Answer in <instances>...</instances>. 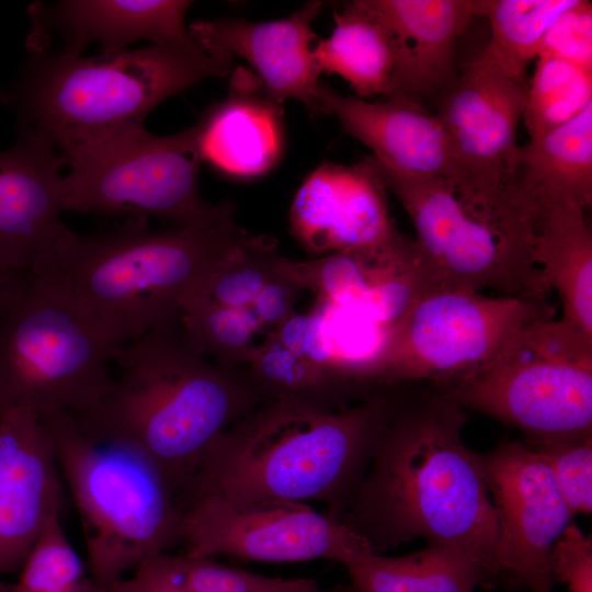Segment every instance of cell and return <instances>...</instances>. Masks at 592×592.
<instances>
[{
	"label": "cell",
	"mask_w": 592,
	"mask_h": 592,
	"mask_svg": "<svg viewBox=\"0 0 592 592\" xmlns=\"http://www.w3.org/2000/svg\"><path fill=\"white\" fill-rule=\"evenodd\" d=\"M422 384L410 385L341 521L376 554L422 537L473 563L488 588L503 585L497 512L462 437L465 409Z\"/></svg>",
	"instance_id": "6da1fadb"
},
{
	"label": "cell",
	"mask_w": 592,
	"mask_h": 592,
	"mask_svg": "<svg viewBox=\"0 0 592 592\" xmlns=\"http://www.w3.org/2000/svg\"><path fill=\"white\" fill-rule=\"evenodd\" d=\"M409 387L382 386L356 401L260 400L210 446L179 503L203 494L318 501L341 520Z\"/></svg>",
	"instance_id": "7a4b0ae2"
},
{
	"label": "cell",
	"mask_w": 592,
	"mask_h": 592,
	"mask_svg": "<svg viewBox=\"0 0 592 592\" xmlns=\"http://www.w3.org/2000/svg\"><path fill=\"white\" fill-rule=\"evenodd\" d=\"M112 360L121 373L109 390L72 414L89 437L150 459L178 498L216 440L260 401L242 366L226 368L197 349L180 309L114 350Z\"/></svg>",
	"instance_id": "3957f363"
},
{
	"label": "cell",
	"mask_w": 592,
	"mask_h": 592,
	"mask_svg": "<svg viewBox=\"0 0 592 592\" xmlns=\"http://www.w3.org/2000/svg\"><path fill=\"white\" fill-rule=\"evenodd\" d=\"M254 236L230 202L194 221L150 230L147 217H128L106 234L73 231L54 273L94 317L113 351L181 309L210 273Z\"/></svg>",
	"instance_id": "277c9868"
},
{
	"label": "cell",
	"mask_w": 592,
	"mask_h": 592,
	"mask_svg": "<svg viewBox=\"0 0 592 592\" xmlns=\"http://www.w3.org/2000/svg\"><path fill=\"white\" fill-rule=\"evenodd\" d=\"M8 94L19 133L46 139L58 153L144 127L170 96L232 72V60L205 52L192 37L92 57L29 49Z\"/></svg>",
	"instance_id": "5b68a950"
},
{
	"label": "cell",
	"mask_w": 592,
	"mask_h": 592,
	"mask_svg": "<svg viewBox=\"0 0 592 592\" xmlns=\"http://www.w3.org/2000/svg\"><path fill=\"white\" fill-rule=\"evenodd\" d=\"M41 417L80 515L96 583L109 588L179 543L178 496L150 459L127 445L89 437L69 411Z\"/></svg>",
	"instance_id": "8992f818"
},
{
	"label": "cell",
	"mask_w": 592,
	"mask_h": 592,
	"mask_svg": "<svg viewBox=\"0 0 592 592\" xmlns=\"http://www.w3.org/2000/svg\"><path fill=\"white\" fill-rule=\"evenodd\" d=\"M434 286L545 296L535 260L537 209L513 186L493 197L457 192L444 178L387 172Z\"/></svg>",
	"instance_id": "52a82bcc"
},
{
	"label": "cell",
	"mask_w": 592,
	"mask_h": 592,
	"mask_svg": "<svg viewBox=\"0 0 592 592\" xmlns=\"http://www.w3.org/2000/svg\"><path fill=\"white\" fill-rule=\"evenodd\" d=\"M112 353L98 321L54 273L19 277L0 308V415L83 413L113 382Z\"/></svg>",
	"instance_id": "ba28073f"
},
{
	"label": "cell",
	"mask_w": 592,
	"mask_h": 592,
	"mask_svg": "<svg viewBox=\"0 0 592 592\" xmlns=\"http://www.w3.org/2000/svg\"><path fill=\"white\" fill-rule=\"evenodd\" d=\"M436 387L525 440L592 439V339L561 319L530 325L489 365Z\"/></svg>",
	"instance_id": "9c48e42d"
},
{
	"label": "cell",
	"mask_w": 592,
	"mask_h": 592,
	"mask_svg": "<svg viewBox=\"0 0 592 592\" xmlns=\"http://www.w3.org/2000/svg\"><path fill=\"white\" fill-rule=\"evenodd\" d=\"M553 317L545 296L431 287L389 329L372 385H452L489 365L526 327Z\"/></svg>",
	"instance_id": "30bf717a"
},
{
	"label": "cell",
	"mask_w": 592,
	"mask_h": 592,
	"mask_svg": "<svg viewBox=\"0 0 592 592\" xmlns=\"http://www.w3.org/2000/svg\"><path fill=\"white\" fill-rule=\"evenodd\" d=\"M65 212L158 217L181 225L210 214L198 190L203 163L192 127L158 136L143 128L87 141L59 153Z\"/></svg>",
	"instance_id": "8fae6325"
},
{
	"label": "cell",
	"mask_w": 592,
	"mask_h": 592,
	"mask_svg": "<svg viewBox=\"0 0 592 592\" xmlns=\"http://www.w3.org/2000/svg\"><path fill=\"white\" fill-rule=\"evenodd\" d=\"M184 556H230L261 562L328 559L344 567L375 551L340 519L308 503L260 500L234 503L203 494L180 503Z\"/></svg>",
	"instance_id": "7c38bea8"
},
{
	"label": "cell",
	"mask_w": 592,
	"mask_h": 592,
	"mask_svg": "<svg viewBox=\"0 0 592 592\" xmlns=\"http://www.w3.org/2000/svg\"><path fill=\"white\" fill-rule=\"evenodd\" d=\"M478 460L497 512L503 585L554 592L551 550L573 516L547 465L520 441H503Z\"/></svg>",
	"instance_id": "4fadbf2b"
},
{
	"label": "cell",
	"mask_w": 592,
	"mask_h": 592,
	"mask_svg": "<svg viewBox=\"0 0 592 592\" xmlns=\"http://www.w3.org/2000/svg\"><path fill=\"white\" fill-rule=\"evenodd\" d=\"M527 83L486 54L466 65L441 98L436 116L453 151L457 192L492 197L510 190Z\"/></svg>",
	"instance_id": "5bb4252c"
},
{
	"label": "cell",
	"mask_w": 592,
	"mask_h": 592,
	"mask_svg": "<svg viewBox=\"0 0 592 592\" xmlns=\"http://www.w3.org/2000/svg\"><path fill=\"white\" fill-rule=\"evenodd\" d=\"M57 150L43 137L19 133L0 152V272L52 273L71 229L62 221L64 175Z\"/></svg>",
	"instance_id": "9a60e30c"
},
{
	"label": "cell",
	"mask_w": 592,
	"mask_h": 592,
	"mask_svg": "<svg viewBox=\"0 0 592 592\" xmlns=\"http://www.w3.org/2000/svg\"><path fill=\"white\" fill-rule=\"evenodd\" d=\"M283 272L301 289L392 328L434 287L413 240L398 232L382 243L310 260L284 258Z\"/></svg>",
	"instance_id": "2e32d148"
},
{
	"label": "cell",
	"mask_w": 592,
	"mask_h": 592,
	"mask_svg": "<svg viewBox=\"0 0 592 592\" xmlns=\"http://www.w3.org/2000/svg\"><path fill=\"white\" fill-rule=\"evenodd\" d=\"M323 8L322 1H308L299 10L280 20L251 22L238 19L195 21L190 36L207 53L244 59L266 93L283 105L300 102L310 116H321L323 84L314 56L317 39L312 23Z\"/></svg>",
	"instance_id": "e0dca14e"
},
{
	"label": "cell",
	"mask_w": 592,
	"mask_h": 592,
	"mask_svg": "<svg viewBox=\"0 0 592 592\" xmlns=\"http://www.w3.org/2000/svg\"><path fill=\"white\" fill-rule=\"evenodd\" d=\"M62 481L41 414L0 415V574L19 571L46 521L62 513Z\"/></svg>",
	"instance_id": "ac0fdd59"
},
{
	"label": "cell",
	"mask_w": 592,
	"mask_h": 592,
	"mask_svg": "<svg viewBox=\"0 0 592 592\" xmlns=\"http://www.w3.org/2000/svg\"><path fill=\"white\" fill-rule=\"evenodd\" d=\"M386 192L367 157L351 166L321 163L294 196L292 234L317 257L387 241L399 231Z\"/></svg>",
	"instance_id": "d6986e66"
},
{
	"label": "cell",
	"mask_w": 592,
	"mask_h": 592,
	"mask_svg": "<svg viewBox=\"0 0 592 592\" xmlns=\"http://www.w3.org/2000/svg\"><path fill=\"white\" fill-rule=\"evenodd\" d=\"M323 115L334 116L344 134L372 151L379 163L408 175L455 180V163L447 134L436 114L422 102L392 95L369 102L339 94L323 84Z\"/></svg>",
	"instance_id": "ffe728a7"
},
{
	"label": "cell",
	"mask_w": 592,
	"mask_h": 592,
	"mask_svg": "<svg viewBox=\"0 0 592 592\" xmlns=\"http://www.w3.org/2000/svg\"><path fill=\"white\" fill-rule=\"evenodd\" d=\"M388 31L396 54L389 96L421 102L455 82V49L477 16L476 0H364ZM442 95V96H443Z\"/></svg>",
	"instance_id": "44dd1931"
},
{
	"label": "cell",
	"mask_w": 592,
	"mask_h": 592,
	"mask_svg": "<svg viewBox=\"0 0 592 592\" xmlns=\"http://www.w3.org/2000/svg\"><path fill=\"white\" fill-rule=\"evenodd\" d=\"M192 1L184 0H67L29 8L32 22L27 43L58 36V53L81 55L91 42L102 54L126 50L137 41L181 42L191 38L185 15Z\"/></svg>",
	"instance_id": "7402d4cb"
},
{
	"label": "cell",
	"mask_w": 592,
	"mask_h": 592,
	"mask_svg": "<svg viewBox=\"0 0 592 592\" xmlns=\"http://www.w3.org/2000/svg\"><path fill=\"white\" fill-rule=\"evenodd\" d=\"M191 127L202 161L231 177L267 172L284 148L282 104L242 67L230 73L225 99L209 106Z\"/></svg>",
	"instance_id": "603a6c76"
},
{
	"label": "cell",
	"mask_w": 592,
	"mask_h": 592,
	"mask_svg": "<svg viewBox=\"0 0 592 592\" xmlns=\"http://www.w3.org/2000/svg\"><path fill=\"white\" fill-rule=\"evenodd\" d=\"M512 184L537 209L592 205V103L566 124L519 145Z\"/></svg>",
	"instance_id": "cb8c5ba5"
},
{
	"label": "cell",
	"mask_w": 592,
	"mask_h": 592,
	"mask_svg": "<svg viewBox=\"0 0 592 592\" xmlns=\"http://www.w3.org/2000/svg\"><path fill=\"white\" fill-rule=\"evenodd\" d=\"M585 213L571 203L542 209L535 260L546 287L560 298V319L592 339V231Z\"/></svg>",
	"instance_id": "d4e9b609"
},
{
	"label": "cell",
	"mask_w": 592,
	"mask_h": 592,
	"mask_svg": "<svg viewBox=\"0 0 592 592\" xmlns=\"http://www.w3.org/2000/svg\"><path fill=\"white\" fill-rule=\"evenodd\" d=\"M330 36L314 46L320 72L338 75L365 100L389 96L392 89L396 54L391 37L364 0L343 3L334 11Z\"/></svg>",
	"instance_id": "484cf974"
},
{
	"label": "cell",
	"mask_w": 592,
	"mask_h": 592,
	"mask_svg": "<svg viewBox=\"0 0 592 592\" xmlns=\"http://www.w3.org/2000/svg\"><path fill=\"white\" fill-rule=\"evenodd\" d=\"M354 592H474L488 588L462 556L436 545L405 556L372 554L345 566Z\"/></svg>",
	"instance_id": "4316f807"
},
{
	"label": "cell",
	"mask_w": 592,
	"mask_h": 592,
	"mask_svg": "<svg viewBox=\"0 0 592 592\" xmlns=\"http://www.w3.org/2000/svg\"><path fill=\"white\" fill-rule=\"evenodd\" d=\"M577 0H476L477 16L490 25L485 54L510 78L527 83L526 69L543 38Z\"/></svg>",
	"instance_id": "83f0119b"
},
{
	"label": "cell",
	"mask_w": 592,
	"mask_h": 592,
	"mask_svg": "<svg viewBox=\"0 0 592 592\" xmlns=\"http://www.w3.org/2000/svg\"><path fill=\"white\" fill-rule=\"evenodd\" d=\"M243 371L260 400L314 398L355 401L371 394L344 383L284 346L271 331Z\"/></svg>",
	"instance_id": "f1b7e54d"
},
{
	"label": "cell",
	"mask_w": 592,
	"mask_h": 592,
	"mask_svg": "<svg viewBox=\"0 0 592 592\" xmlns=\"http://www.w3.org/2000/svg\"><path fill=\"white\" fill-rule=\"evenodd\" d=\"M536 59L522 117L530 138L566 124L592 103V71L546 55Z\"/></svg>",
	"instance_id": "f546056e"
},
{
	"label": "cell",
	"mask_w": 592,
	"mask_h": 592,
	"mask_svg": "<svg viewBox=\"0 0 592 592\" xmlns=\"http://www.w3.org/2000/svg\"><path fill=\"white\" fill-rule=\"evenodd\" d=\"M275 248L276 242L271 237L254 236L223 261L181 309L195 305L249 307L281 274L283 257Z\"/></svg>",
	"instance_id": "4dcf8cb0"
},
{
	"label": "cell",
	"mask_w": 592,
	"mask_h": 592,
	"mask_svg": "<svg viewBox=\"0 0 592 592\" xmlns=\"http://www.w3.org/2000/svg\"><path fill=\"white\" fill-rule=\"evenodd\" d=\"M180 310L197 349L226 368L247 364L267 337L261 339L266 330L248 307L195 305Z\"/></svg>",
	"instance_id": "1f68e13d"
},
{
	"label": "cell",
	"mask_w": 592,
	"mask_h": 592,
	"mask_svg": "<svg viewBox=\"0 0 592 592\" xmlns=\"http://www.w3.org/2000/svg\"><path fill=\"white\" fill-rule=\"evenodd\" d=\"M19 572L12 588L20 592L59 589L87 577L84 562L64 530L61 513L46 521Z\"/></svg>",
	"instance_id": "d6a6232c"
},
{
	"label": "cell",
	"mask_w": 592,
	"mask_h": 592,
	"mask_svg": "<svg viewBox=\"0 0 592 592\" xmlns=\"http://www.w3.org/2000/svg\"><path fill=\"white\" fill-rule=\"evenodd\" d=\"M547 465L572 516L592 511V439L523 441Z\"/></svg>",
	"instance_id": "836d02e7"
},
{
	"label": "cell",
	"mask_w": 592,
	"mask_h": 592,
	"mask_svg": "<svg viewBox=\"0 0 592 592\" xmlns=\"http://www.w3.org/2000/svg\"><path fill=\"white\" fill-rule=\"evenodd\" d=\"M538 55L592 71V4L577 0L546 32Z\"/></svg>",
	"instance_id": "e575fe53"
},
{
	"label": "cell",
	"mask_w": 592,
	"mask_h": 592,
	"mask_svg": "<svg viewBox=\"0 0 592 592\" xmlns=\"http://www.w3.org/2000/svg\"><path fill=\"white\" fill-rule=\"evenodd\" d=\"M173 566L186 592H263L273 578L231 568L210 558L172 555Z\"/></svg>",
	"instance_id": "d590c367"
},
{
	"label": "cell",
	"mask_w": 592,
	"mask_h": 592,
	"mask_svg": "<svg viewBox=\"0 0 592 592\" xmlns=\"http://www.w3.org/2000/svg\"><path fill=\"white\" fill-rule=\"evenodd\" d=\"M554 581L569 592H592V540L570 523L555 543L550 555Z\"/></svg>",
	"instance_id": "8d00e7d4"
},
{
	"label": "cell",
	"mask_w": 592,
	"mask_h": 592,
	"mask_svg": "<svg viewBox=\"0 0 592 592\" xmlns=\"http://www.w3.org/2000/svg\"><path fill=\"white\" fill-rule=\"evenodd\" d=\"M300 291L283 272L281 262V274L260 292L248 308L261 327L271 332L296 312V297Z\"/></svg>",
	"instance_id": "74e56055"
},
{
	"label": "cell",
	"mask_w": 592,
	"mask_h": 592,
	"mask_svg": "<svg viewBox=\"0 0 592 592\" xmlns=\"http://www.w3.org/2000/svg\"><path fill=\"white\" fill-rule=\"evenodd\" d=\"M263 592H354L353 590H327L314 579H282L273 578Z\"/></svg>",
	"instance_id": "f35d334b"
},
{
	"label": "cell",
	"mask_w": 592,
	"mask_h": 592,
	"mask_svg": "<svg viewBox=\"0 0 592 592\" xmlns=\"http://www.w3.org/2000/svg\"><path fill=\"white\" fill-rule=\"evenodd\" d=\"M10 592H20L10 588ZM44 592H109V589L96 583L91 577H86L84 579L70 584L68 587L48 590Z\"/></svg>",
	"instance_id": "ab89813d"
},
{
	"label": "cell",
	"mask_w": 592,
	"mask_h": 592,
	"mask_svg": "<svg viewBox=\"0 0 592 592\" xmlns=\"http://www.w3.org/2000/svg\"><path fill=\"white\" fill-rule=\"evenodd\" d=\"M19 277L0 272V308Z\"/></svg>",
	"instance_id": "60d3db41"
},
{
	"label": "cell",
	"mask_w": 592,
	"mask_h": 592,
	"mask_svg": "<svg viewBox=\"0 0 592 592\" xmlns=\"http://www.w3.org/2000/svg\"><path fill=\"white\" fill-rule=\"evenodd\" d=\"M0 101H1V102H4V103H8V94H7V91L0 90Z\"/></svg>",
	"instance_id": "b9f144b4"
}]
</instances>
